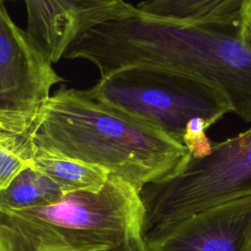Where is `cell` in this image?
I'll use <instances>...</instances> for the list:
<instances>
[{
  "mask_svg": "<svg viewBox=\"0 0 251 251\" xmlns=\"http://www.w3.org/2000/svg\"><path fill=\"white\" fill-rule=\"evenodd\" d=\"M64 57L92 63L100 77L134 66L183 74L219 89L232 113L251 122L250 32L180 23L131 6L77 36Z\"/></svg>",
  "mask_w": 251,
  "mask_h": 251,
  "instance_id": "cell-1",
  "label": "cell"
},
{
  "mask_svg": "<svg viewBox=\"0 0 251 251\" xmlns=\"http://www.w3.org/2000/svg\"><path fill=\"white\" fill-rule=\"evenodd\" d=\"M29 135L35 148L104 169L138 191L176 176L191 158L156 126L65 86L41 107Z\"/></svg>",
  "mask_w": 251,
  "mask_h": 251,
  "instance_id": "cell-2",
  "label": "cell"
},
{
  "mask_svg": "<svg viewBox=\"0 0 251 251\" xmlns=\"http://www.w3.org/2000/svg\"><path fill=\"white\" fill-rule=\"evenodd\" d=\"M139 191L110 176L99 191L65 194L49 205L0 210V251H96L141 235Z\"/></svg>",
  "mask_w": 251,
  "mask_h": 251,
  "instance_id": "cell-3",
  "label": "cell"
},
{
  "mask_svg": "<svg viewBox=\"0 0 251 251\" xmlns=\"http://www.w3.org/2000/svg\"><path fill=\"white\" fill-rule=\"evenodd\" d=\"M251 194V127L212 144L202 158L191 157L174 176L139 190L141 237L153 241L185 220Z\"/></svg>",
  "mask_w": 251,
  "mask_h": 251,
  "instance_id": "cell-4",
  "label": "cell"
},
{
  "mask_svg": "<svg viewBox=\"0 0 251 251\" xmlns=\"http://www.w3.org/2000/svg\"><path fill=\"white\" fill-rule=\"evenodd\" d=\"M88 93L99 102L143 121L182 143L188 123L203 119L208 126L232 113L223 92L183 74L134 66L100 77Z\"/></svg>",
  "mask_w": 251,
  "mask_h": 251,
  "instance_id": "cell-5",
  "label": "cell"
},
{
  "mask_svg": "<svg viewBox=\"0 0 251 251\" xmlns=\"http://www.w3.org/2000/svg\"><path fill=\"white\" fill-rule=\"evenodd\" d=\"M62 80L0 0V111L35 116Z\"/></svg>",
  "mask_w": 251,
  "mask_h": 251,
  "instance_id": "cell-6",
  "label": "cell"
},
{
  "mask_svg": "<svg viewBox=\"0 0 251 251\" xmlns=\"http://www.w3.org/2000/svg\"><path fill=\"white\" fill-rule=\"evenodd\" d=\"M26 32L52 64L81 33L105 21L126 14L125 0H25Z\"/></svg>",
  "mask_w": 251,
  "mask_h": 251,
  "instance_id": "cell-7",
  "label": "cell"
},
{
  "mask_svg": "<svg viewBox=\"0 0 251 251\" xmlns=\"http://www.w3.org/2000/svg\"><path fill=\"white\" fill-rule=\"evenodd\" d=\"M145 244L149 251H248L251 194L197 214Z\"/></svg>",
  "mask_w": 251,
  "mask_h": 251,
  "instance_id": "cell-8",
  "label": "cell"
},
{
  "mask_svg": "<svg viewBox=\"0 0 251 251\" xmlns=\"http://www.w3.org/2000/svg\"><path fill=\"white\" fill-rule=\"evenodd\" d=\"M251 0H145L137 9L180 23L244 31Z\"/></svg>",
  "mask_w": 251,
  "mask_h": 251,
  "instance_id": "cell-9",
  "label": "cell"
},
{
  "mask_svg": "<svg viewBox=\"0 0 251 251\" xmlns=\"http://www.w3.org/2000/svg\"><path fill=\"white\" fill-rule=\"evenodd\" d=\"M30 166L52 178L65 194L99 191L111 176L99 167L35 147Z\"/></svg>",
  "mask_w": 251,
  "mask_h": 251,
  "instance_id": "cell-10",
  "label": "cell"
},
{
  "mask_svg": "<svg viewBox=\"0 0 251 251\" xmlns=\"http://www.w3.org/2000/svg\"><path fill=\"white\" fill-rule=\"evenodd\" d=\"M64 195L52 178L29 166L0 190V210L18 211L45 206L59 201Z\"/></svg>",
  "mask_w": 251,
  "mask_h": 251,
  "instance_id": "cell-11",
  "label": "cell"
},
{
  "mask_svg": "<svg viewBox=\"0 0 251 251\" xmlns=\"http://www.w3.org/2000/svg\"><path fill=\"white\" fill-rule=\"evenodd\" d=\"M33 151L29 132L0 135V190L30 166Z\"/></svg>",
  "mask_w": 251,
  "mask_h": 251,
  "instance_id": "cell-12",
  "label": "cell"
},
{
  "mask_svg": "<svg viewBox=\"0 0 251 251\" xmlns=\"http://www.w3.org/2000/svg\"><path fill=\"white\" fill-rule=\"evenodd\" d=\"M208 127L206 122L200 118L193 119L188 123L182 143L189 150L191 157L202 158L210 153L213 143L206 135Z\"/></svg>",
  "mask_w": 251,
  "mask_h": 251,
  "instance_id": "cell-13",
  "label": "cell"
},
{
  "mask_svg": "<svg viewBox=\"0 0 251 251\" xmlns=\"http://www.w3.org/2000/svg\"><path fill=\"white\" fill-rule=\"evenodd\" d=\"M96 251H149V249L143 241L141 235H138L129 238L128 240L121 243L120 245Z\"/></svg>",
  "mask_w": 251,
  "mask_h": 251,
  "instance_id": "cell-14",
  "label": "cell"
},
{
  "mask_svg": "<svg viewBox=\"0 0 251 251\" xmlns=\"http://www.w3.org/2000/svg\"><path fill=\"white\" fill-rule=\"evenodd\" d=\"M243 30L246 32H250L251 33V6L247 12L246 18H245V22H244V27Z\"/></svg>",
  "mask_w": 251,
  "mask_h": 251,
  "instance_id": "cell-15",
  "label": "cell"
},
{
  "mask_svg": "<svg viewBox=\"0 0 251 251\" xmlns=\"http://www.w3.org/2000/svg\"><path fill=\"white\" fill-rule=\"evenodd\" d=\"M248 251H251V246H250V248H249V250Z\"/></svg>",
  "mask_w": 251,
  "mask_h": 251,
  "instance_id": "cell-16",
  "label": "cell"
},
{
  "mask_svg": "<svg viewBox=\"0 0 251 251\" xmlns=\"http://www.w3.org/2000/svg\"><path fill=\"white\" fill-rule=\"evenodd\" d=\"M4 1H5V0H4Z\"/></svg>",
  "mask_w": 251,
  "mask_h": 251,
  "instance_id": "cell-17",
  "label": "cell"
}]
</instances>
